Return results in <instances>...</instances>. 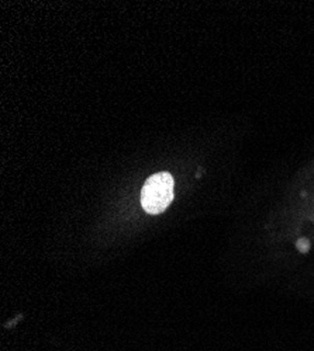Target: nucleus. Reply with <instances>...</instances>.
<instances>
[{
	"label": "nucleus",
	"mask_w": 314,
	"mask_h": 351,
	"mask_svg": "<svg viewBox=\"0 0 314 351\" xmlns=\"http://www.w3.org/2000/svg\"><path fill=\"white\" fill-rule=\"evenodd\" d=\"M298 247H299V250H302L303 253H306L307 252V249H309V243L303 239V241H299L298 242Z\"/></svg>",
	"instance_id": "2"
},
{
	"label": "nucleus",
	"mask_w": 314,
	"mask_h": 351,
	"mask_svg": "<svg viewBox=\"0 0 314 351\" xmlns=\"http://www.w3.org/2000/svg\"><path fill=\"white\" fill-rule=\"evenodd\" d=\"M174 178L166 171L155 173L147 179L141 191V204L148 214L164 213L174 199Z\"/></svg>",
	"instance_id": "1"
}]
</instances>
